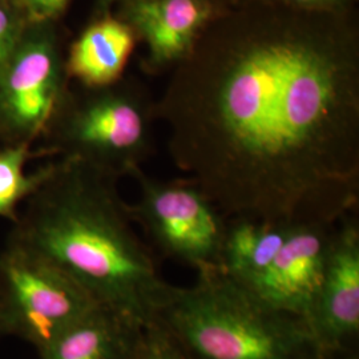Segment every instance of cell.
Instances as JSON below:
<instances>
[{
    "label": "cell",
    "instance_id": "obj_1",
    "mask_svg": "<svg viewBox=\"0 0 359 359\" xmlns=\"http://www.w3.org/2000/svg\"><path fill=\"white\" fill-rule=\"evenodd\" d=\"M156 118L225 218L337 222L358 205L357 26L244 0L172 69Z\"/></svg>",
    "mask_w": 359,
    "mask_h": 359
},
{
    "label": "cell",
    "instance_id": "obj_2",
    "mask_svg": "<svg viewBox=\"0 0 359 359\" xmlns=\"http://www.w3.org/2000/svg\"><path fill=\"white\" fill-rule=\"evenodd\" d=\"M115 175L75 157H59L26 200L8 234L51 261L100 305L142 325L156 321L172 285L132 226Z\"/></svg>",
    "mask_w": 359,
    "mask_h": 359
},
{
    "label": "cell",
    "instance_id": "obj_3",
    "mask_svg": "<svg viewBox=\"0 0 359 359\" xmlns=\"http://www.w3.org/2000/svg\"><path fill=\"white\" fill-rule=\"evenodd\" d=\"M160 322L189 359H332L308 322L271 308L218 266L192 287L172 285Z\"/></svg>",
    "mask_w": 359,
    "mask_h": 359
},
{
    "label": "cell",
    "instance_id": "obj_4",
    "mask_svg": "<svg viewBox=\"0 0 359 359\" xmlns=\"http://www.w3.org/2000/svg\"><path fill=\"white\" fill-rule=\"evenodd\" d=\"M156 102L136 79L69 92L46 135L44 156L75 157L117 177L130 176L154 152Z\"/></svg>",
    "mask_w": 359,
    "mask_h": 359
},
{
    "label": "cell",
    "instance_id": "obj_5",
    "mask_svg": "<svg viewBox=\"0 0 359 359\" xmlns=\"http://www.w3.org/2000/svg\"><path fill=\"white\" fill-rule=\"evenodd\" d=\"M99 302L65 270L7 240L0 252V333L36 351Z\"/></svg>",
    "mask_w": 359,
    "mask_h": 359
},
{
    "label": "cell",
    "instance_id": "obj_6",
    "mask_svg": "<svg viewBox=\"0 0 359 359\" xmlns=\"http://www.w3.org/2000/svg\"><path fill=\"white\" fill-rule=\"evenodd\" d=\"M65 56L53 22H29L0 76V140L46 137L69 96Z\"/></svg>",
    "mask_w": 359,
    "mask_h": 359
},
{
    "label": "cell",
    "instance_id": "obj_7",
    "mask_svg": "<svg viewBox=\"0 0 359 359\" xmlns=\"http://www.w3.org/2000/svg\"><path fill=\"white\" fill-rule=\"evenodd\" d=\"M140 197L127 205L133 222L164 255L196 270L219 268L226 218L189 179L161 181L142 168L132 175Z\"/></svg>",
    "mask_w": 359,
    "mask_h": 359
},
{
    "label": "cell",
    "instance_id": "obj_8",
    "mask_svg": "<svg viewBox=\"0 0 359 359\" xmlns=\"http://www.w3.org/2000/svg\"><path fill=\"white\" fill-rule=\"evenodd\" d=\"M309 327L332 359L358 339L359 226L353 213L337 224Z\"/></svg>",
    "mask_w": 359,
    "mask_h": 359
},
{
    "label": "cell",
    "instance_id": "obj_9",
    "mask_svg": "<svg viewBox=\"0 0 359 359\" xmlns=\"http://www.w3.org/2000/svg\"><path fill=\"white\" fill-rule=\"evenodd\" d=\"M337 224H294L269 266L246 289L271 308L309 325Z\"/></svg>",
    "mask_w": 359,
    "mask_h": 359
},
{
    "label": "cell",
    "instance_id": "obj_10",
    "mask_svg": "<svg viewBox=\"0 0 359 359\" xmlns=\"http://www.w3.org/2000/svg\"><path fill=\"white\" fill-rule=\"evenodd\" d=\"M120 18L147 46L142 71H172L193 51L209 25L222 13L217 0H126Z\"/></svg>",
    "mask_w": 359,
    "mask_h": 359
},
{
    "label": "cell",
    "instance_id": "obj_11",
    "mask_svg": "<svg viewBox=\"0 0 359 359\" xmlns=\"http://www.w3.org/2000/svg\"><path fill=\"white\" fill-rule=\"evenodd\" d=\"M145 325L96 305L38 353L39 359H135Z\"/></svg>",
    "mask_w": 359,
    "mask_h": 359
},
{
    "label": "cell",
    "instance_id": "obj_12",
    "mask_svg": "<svg viewBox=\"0 0 359 359\" xmlns=\"http://www.w3.org/2000/svg\"><path fill=\"white\" fill-rule=\"evenodd\" d=\"M137 36L120 16L95 19L69 46L65 71L84 88H102L118 81L136 47Z\"/></svg>",
    "mask_w": 359,
    "mask_h": 359
},
{
    "label": "cell",
    "instance_id": "obj_13",
    "mask_svg": "<svg viewBox=\"0 0 359 359\" xmlns=\"http://www.w3.org/2000/svg\"><path fill=\"white\" fill-rule=\"evenodd\" d=\"M293 225L255 218H226L219 269L248 287L277 256Z\"/></svg>",
    "mask_w": 359,
    "mask_h": 359
},
{
    "label": "cell",
    "instance_id": "obj_14",
    "mask_svg": "<svg viewBox=\"0 0 359 359\" xmlns=\"http://www.w3.org/2000/svg\"><path fill=\"white\" fill-rule=\"evenodd\" d=\"M32 145L26 142H11L0 149V217L13 224L19 218L20 204L38 191L55 168V161H50L27 173V163L35 156H44L41 148L34 149Z\"/></svg>",
    "mask_w": 359,
    "mask_h": 359
},
{
    "label": "cell",
    "instance_id": "obj_15",
    "mask_svg": "<svg viewBox=\"0 0 359 359\" xmlns=\"http://www.w3.org/2000/svg\"><path fill=\"white\" fill-rule=\"evenodd\" d=\"M26 10L11 0H0V76L11 62L26 32Z\"/></svg>",
    "mask_w": 359,
    "mask_h": 359
},
{
    "label": "cell",
    "instance_id": "obj_16",
    "mask_svg": "<svg viewBox=\"0 0 359 359\" xmlns=\"http://www.w3.org/2000/svg\"><path fill=\"white\" fill-rule=\"evenodd\" d=\"M135 359H189L176 339L158 321L145 326Z\"/></svg>",
    "mask_w": 359,
    "mask_h": 359
},
{
    "label": "cell",
    "instance_id": "obj_17",
    "mask_svg": "<svg viewBox=\"0 0 359 359\" xmlns=\"http://www.w3.org/2000/svg\"><path fill=\"white\" fill-rule=\"evenodd\" d=\"M302 13H348L354 0H264Z\"/></svg>",
    "mask_w": 359,
    "mask_h": 359
},
{
    "label": "cell",
    "instance_id": "obj_18",
    "mask_svg": "<svg viewBox=\"0 0 359 359\" xmlns=\"http://www.w3.org/2000/svg\"><path fill=\"white\" fill-rule=\"evenodd\" d=\"M69 0H23L29 22H55Z\"/></svg>",
    "mask_w": 359,
    "mask_h": 359
},
{
    "label": "cell",
    "instance_id": "obj_19",
    "mask_svg": "<svg viewBox=\"0 0 359 359\" xmlns=\"http://www.w3.org/2000/svg\"><path fill=\"white\" fill-rule=\"evenodd\" d=\"M117 1L123 3V1H126V0H97V6H99V10H100V11L107 13V10H108L114 3H117Z\"/></svg>",
    "mask_w": 359,
    "mask_h": 359
},
{
    "label": "cell",
    "instance_id": "obj_20",
    "mask_svg": "<svg viewBox=\"0 0 359 359\" xmlns=\"http://www.w3.org/2000/svg\"><path fill=\"white\" fill-rule=\"evenodd\" d=\"M13 3H16V4H19V6H22L23 8H25V6H23V0H11Z\"/></svg>",
    "mask_w": 359,
    "mask_h": 359
},
{
    "label": "cell",
    "instance_id": "obj_21",
    "mask_svg": "<svg viewBox=\"0 0 359 359\" xmlns=\"http://www.w3.org/2000/svg\"><path fill=\"white\" fill-rule=\"evenodd\" d=\"M346 359H358V358H357V357H354V354H350V357H348V358H346Z\"/></svg>",
    "mask_w": 359,
    "mask_h": 359
},
{
    "label": "cell",
    "instance_id": "obj_22",
    "mask_svg": "<svg viewBox=\"0 0 359 359\" xmlns=\"http://www.w3.org/2000/svg\"><path fill=\"white\" fill-rule=\"evenodd\" d=\"M1 338H3V335H1V333H0V339H1Z\"/></svg>",
    "mask_w": 359,
    "mask_h": 359
}]
</instances>
